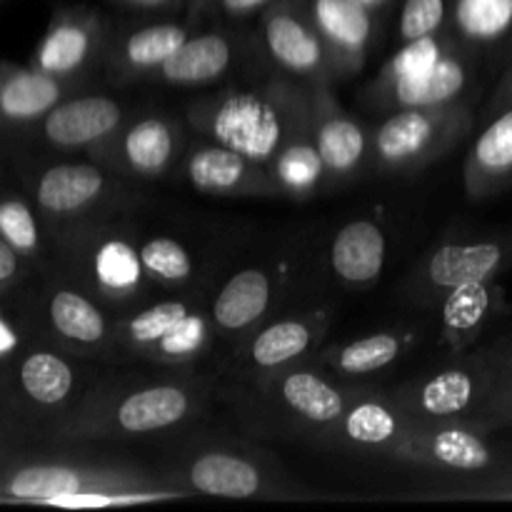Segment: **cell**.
<instances>
[{
	"label": "cell",
	"instance_id": "obj_24",
	"mask_svg": "<svg viewBox=\"0 0 512 512\" xmlns=\"http://www.w3.org/2000/svg\"><path fill=\"white\" fill-rule=\"evenodd\" d=\"M180 175L193 190L215 198H283L268 165L213 140H190Z\"/></svg>",
	"mask_w": 512,
	"mask_h": 512
},
{
	"label": "cell",
	"instance_id": "obj_29",
	"mask_svg": "<svg viewBox=\"0 0 512 512\" xmlns=\"http://www.w3.org/2000/svg\"><path fill=\"white\" fill-rule=\"evenodd\" d=\"M388 263V233L373 215H360L335 230L328 248L333 278L348 290H365L378 283Z\"/></svg>",
	"mask_w": 512,
	"mask_h": 512
},
{
	"label": "cell",
	"instance_id": "obj_34",
	"mask_svg": "<svg viewBox=\"0 0 512 512\" xmlns=\"http://www.w3.org/2000/svg\"><path fill=\"white\" fill-rule=\"evenodd\" d=\"M140 258L148 280L158 293L198 290L203 263L183 238L170 233L140 235Z\"/></svg>",
	"mask_w": 512,
	"mask_h": 512
},
{
	"label": "cell",
	"instance_id": "obj_37",
	"mask_svg": "<svg viewBox=\"0 0 512 512\" xmlns=\"http://www.w3.org/2000/svg\"><path fill=\"white\" fill-rule=\"evenodd\" d=\"M38 275V270L0 235V300H8L13 295H18Z\"/></svg>",
	"mask_w": 512,
	"mask_h": 512
},
{
	"label": "cell",
	"instance_id": "obj_4",
	"mask_svg": "<svg viewBox=\"0 0 512 512\" xmlns=\"http://www.w3.org/2000/svg\"><path fill=\"white\" fill-rule=\"evenodd\" d=\"M185 123L198 138L268 165L290 138L310 128V85L280 73L253 88L193 100Z\"/></svg>",
	"mask_w": 512,
	"mask_h": 512
},
{
	"label": "cell",
	"instance_id": "obj_1",
	"mask_svg": "<svg viewBox=\"0 0 512 512\" xmlns=\"http://www.w3.org/2000/svg\"><path fill=\"white\" fill-rule=\"evenodd\" d=\"M218 393L195 370L105 365L45 445H90L170 435L198 423Z\"/></svg>",
	"mask_w": 512,
	"mask_h": 512
},
{
	"label": "cell",
	"instance_id": "obj_22",
	"mask_svg": "<svg viewBox=\"0 0 512 512\" xmlns=\"http://www.w3.org/2000/svg\"><path fill=\"white\" fill-rule=\"evenodd\" d=\"M108 35L110 23L100 10L90 5L60 8L50 18L30 65L60 80L83 85V80L103 65Z\"/></svg>",
	"mask_w": 512,
	"mask_h": 512
},
{
	"label": "cell",
	"instance_id": "obj_42",
	"mask_svg": "<svg viewBox=\"0 0 512 512\" xmlns=\"http://www.w3.org/2000/svg\"><path fill=\"white\" fill-rule=\"evenodd\" d=\"M485 495H490V498H500V500H512V470L510 473H503L498 480H493V483L488 485V488L483 490Z\"/></svg>",
	"mask_w": 512,
	"mask_h": 512
},
{
	"label": "cell",
	"instance_id": "obj_10",
	"mask_svg": "<svg viewBox=\"0 0 512 512\" xmlns=\"http://www.w3.org/2000/svg\"><path fill=\"white\" fill-rule=\"evenodd\" d=\"M510 370L512 338H500L453 355L450 363L405 380L388 395L418 418L473 423L508 380Z\"/></svg>",
	"mask_w": 512,
	"mask_h": 512
},
{
	"label": "cell",
	"instance_id": "obj_21",
	"mask_svg": "<svg viewBox=\"0 0 512 512\" xmlns=\"http://www.w3.org/2000/svg\"><path fill=\"white\" fill-rule=\"evenodd\" d=\"M333 85H310V130L323 160L325 190L353 185L370 170V130L340 105Z\"/></svg>",
	"mask_w": 512,
	"mask_h": 512
},
{
	"label": "cell",
	"instance_id": "obj_6",
	"mask_svg": "<svg viewBox=\"0 0 512 512\" xmlns=\"http://www.w3.org/2000/svg\"><path fill=\"white\" fill-rule=\"evenodd\" d=\"M365 388L333 378L308 360L255 380H233L230 393L240 418L268 433H290L310 440L333 425Z\"/></svg>",
	"mask_w": 512,
	"mask_h": 512
},
{
	"label": "cell",
	"instance_id": "obj_14",
	"mask_svg": "<svg viewBox=\"0 0 512 512\" xmlns=\"http://www.w3.org/2000/svg\"><path fill=\"white\" fill-rule=\"evenodd\" d=\"M508 270H512V225L478 238H443L413 265L403 295L410 303L435 308L458 285L498 280Z\"/></svg>",
	"mask_w": 512,
	"mask_h": 512
},
{
	"label": "cell",
	"instance_id": "obj_31",
	"mask_svg": "<svg viewBox=\"0 0 512 512\" xmlns=\"http://www.w3.org/2000/svg\"><path fill=\"white\" fill-rule=\"evenodd\" d=\"M243 55L238 35L230 30L193 33L158 70L153 80L175 88H198L223 80Z\"/></svg>",
	"mask_w": 512,
	"mask_h": 512
},
{
	"label": "cell",
	"instance_id": "obj_35",
	"mask_svg": "<svg viewBox=\"0 0 512 512\" xmlns=\"http://www.w3.org/2000/svg\"><path fill=\"white\" fill-rule=\"evenodd\" d=\"M268 170L288 200H310L325 190V168L310 128L290 138L270 160Z\"/></svg>",
	"mask_w": 512,
	"mask_h": 512
},
{
	"label": "cell",
	"instance_id": "obj_19",
	"mask_svg": "<svg viewBox=\"0 0 512 512\" xmlns=\"http://www.w3.org/2000/svg\"><path fill=\"white\" fill-rule=\"evenodd\" d=\"M125 120H128V110L118 98L105 93H80V90H75L13 143L35 140L53 155H90Z\"/></svg>",
	"mask_w": 512,
	"mask_h": 512
},
{
	"label": "cell",
	"instance_id": "obj_11",
	"mask_svg": "<svg viewBox=\"0 0 512 512\" xmlns=\"http://www.w3.org/2000/svg\"><path fill=\"white\" fill-rule=\"evenodd\" d=\"M35 335L93 363L113 365L118 313L65 275L40 273L25 288Z\"/></svg>",
	"mask_w": 512,
	"mask_h": 512
},
{
	"label": "cell",
	"instance_id": "obj_33",
	"mask_svg": "<svg viewBox=\"0 0 512 512\" xmlns=\"http://www.w3.org/2000/svg\"><path fill=\"white\" fill-rule=\"evenodd\" d=\"M465 195L488 200L512 188V105L493 115L463 165Z\"/></svg>",
	"mask_w": 512,
	"mask_h": 512
},
{
	"label": "cell",
	"instance_id": "obj_13",
	"mask_svg": "<svg viewBox=\"0 0 512 512\" xmlns=\"http://www.w3.org/2000/svg\"><path fill=\"white\" fill-rule=\"evenodd\" d=\"M158 475L183 495L250 500L285 490V475L278 465L243 443L195 445L175 455L165 473Z\"/></svg>",
	"mask_w": 512,
	"mask_h": 512
},
{
	"label": "cell",
	"instance_id": "obj_15",
	"mask_svg": "<svg viewBox=\"0 0 512 512\" xmlns=\"http://www.w3.org/2000/svg\"><path fill=\"white\" fill-rule=\"evenodd\" d=\"M333 318L335 310L330 303H305L280 310L243 343L235 345L230 378L255 380L308 363L323 348Z\"/></svg>",
	"mask_w": 512,
	"mask_h": 512
},
{
	"label": "cell",
	"instance_id": "obj_36",
	"mask_svg": "<svg viewBox=\"0 0 512 512\" xmlns=\"http://www.w3.org/2000/svg\"><path fill=\"white\" fill-rule=\"evenodd\" d=\"M450 0H403L398 18V45L448 30Z\"/></svg>",
	"mask_w": 512,
	"mask_h": 512
},
{
	"label": "cell",
	"instance_id": "obj_2",
	"mask_svg": "<svg viewBox=\"0 0 512 512\" xmlns=\"http://www.w3.org/2000/svg\"><path fill=\"white\" fill-rule=\"evenodd\" d=\"M78 445L20 448L0 465V503L48 505V508H110V505L158 503L180 498L158 473L90 453Z\"/></svg>",
	"mask_w": 512,
	"mask_h": 512
},
{
	"label": "cell",
	"instance_id": "obj_30",
	"mask_svg": "<svg viewBox=\"0 0 512 512\" xmlns=\"http://www.w3.org/2000/svg\"><path fill=\"white\" fill-rule=\"evenodd\" d=\"M448 33L478 63L512 58V0H450Z\"/></svg>",
	"mask_w": 512,
	"mask_h": 512
},
{
	"label": "cell",
	"instance_id": "obj_16",
	"mask_svg": "<svg viewBox=\"0 0 512 512\" xmlns=\"http://www.w3.org/2000/svg\"><path fill=\"white\" fill-rule=\"evenodd\" d=\"M188 133L170 115L148 113L125 120L90 158L130 183H158L180 168Z\"/></svg>",
	"mask_w": 512,
	"mask_h": 512
},
{
	"label": "cell",
	"instance_id": "obj_38",
	"mask_svg": "<svg viewBox=\"0 0 512 512\" xmlns=\"http://www.w3.org/2000/svg\"><path fill=\"white\" fill-rule=\"evenodd\" d=\"M470 425H475V428L485 435L495 433V430L512 428V378H508L500 385V390L493 395V400L485 405L483 413H480Z\"/></svg>",
	"mask_w": 512,
	"mask_h": 512
},
{
	"label": "cell",
	"instance_id": "obj_44",
	"mask_svg": "<svg viewBox=\"0 0 512 512\" xmlns=\"http://www.w3.org/2000/svg\"><path fill=\"white\" fill-rule=\"evenodd\" d=\"M358 3H363L365 8H370L375 15H378V13H383V10L388 8V5L393 3V0H358Z\"/></svg>",
	"mask_w": 512,
	"mask_h": 512
},
{
	"label": "cell",
	"instance_id": "obj_43",
	"mask_svg": "<svg viewBox=\"0 0 512 512\" xmlns=\"http://www.w3.org/2000/svg\"><path fill=\"white\" fill-rule=\"evenodd\" d=\"M15 450H20V448H18V445H15V443H10V440H8V438H5V435H3V433H0V465H3V463H5V460H8V458H10V455H13V453H15Z\"/></svg>",
	"mask_w": 512,
	"mask_h": 512
},
{
	"label": "cell",
	"instance_id": "obj_45",
	"mask_svg": "<svg viewBox=\"0 0 512 512\" xmlns=\"http://www.w3.org/2000/svg\"><path fill=\"white\" fill-rule=\"evenodd\" d=\"M203 8H208V0H190V13H200Z\"/></svg>",
	"mask_w": 512,
	"mask_h": 512
},
{
	"label": "cell",
	"instance_id": "obj_20",
	"mask_svg": "<svg viewBox=\"0 0 512 512\" xmlns=\"http://www.w3.org/2000/svg\"><path fill=\"white\" fill-rule=\"evenodd\" d=\"M413 423L415 415L395 405L388 393L365 388L333 425L315 433L308 443L363 458L395 460Z\"/></svg>",
	"mask_w": 512,
	"mask_h": 512
},
{
	"label": "cell",
	"instance_id": "obj_41",
	"mask_svg": "<svg viewBox=\"0 0 512 512\" xmlns=\"http://www.w3.org/2000/svg\"><path fill=\"white\" fill-rule=\"evenodd\" d=\"M510 105H512V58L508 60V63H505L503 78H500L498 88L493 90V95H490L488 108H485V113L498 115L500 110L510 108Z\"/></svg>",
	"mask_w": 512,
	"mask_h": 512
},
{
	"label": "cell",
	"instance_id": "obj_25",
	"mask_svg": "<svg viewBox=\"0 0 512 512\" xmlns=\"http://www.w3.org/2000/svg\"><path fill=\"white\" fill-rule=\"evenodd\" d=\"M193 35L183 20H150V23L110 25L103 53V68L120 83L153 78L155 70Z\"/></svg>",
	"mask_w": 512,
	"mask_h": 512
},
{
	"label": "cell",
	"instance_id": "obj_3",
	"mask_svg": "<svg viewBox=\"0 0 512 512\" xmlns=\"http://www.w3.org/2000/svg\"><path fill=\"white\" fill-rule=\"evenodd\" d=\"M103 368L43 338L25 343L0 365V433L18 448L45 445Z\"/></svg>",
	"mask_w": 512,
	"mask_h": 512
},
{
	"label": "cell",
	"instance_id": "obj_7",
	"mask_svg": "<svg viewBox=\"0 0 512 512\" xmlns=\"http://www.w3.org/2000/svg\"><path fill=\"white\" fill-rule=\"evenodd\" d=\"M208 298L198 290L160 293L118 315L113 365L195 370L213 350Z\"/></svg>",
	"mask_w": 512,
	"mask_h": 512
},
{
	"label": "cell",
	"instance_id": "obj_40",
	"mask_svg": "<svg viewBox=\"0 0 512 512\" xmlns=\"http://www.w3.org/2000/svg\"><path fill=\"white\" fill-rule=\"evenodd\" d=\"M130 10L140 13H178V10H190V0H115Z\"/></svg>",
	"mask_w": 512,
	"mask_h": 512
},
{
	"label": "cell",
	"instance_id": "obj_46",
	"mask_svg": "<svg viewBox=\"0 0 512 512\" xmlns=\"http://www.w3.org/2000/svg\"><path fill=\"white\" fill-rule=\"evenodd\" d=\"M3 78H5V68L0 70V85H3Z\"/></svg>",
	"mask_w": 512,
	"mask_h": 512
},
{
	"label": "cell",
	"instance_id": "obj_12",
	"mask_svg": "<svg viewBox=\"0 0 512 512\" xmlns=\"http://www.w3.org/2000/svg\"><path fill=\"white\" fill-rule=\"evenodd\" d=\"M475 125L473 100L405 108L383 115L370 130V170L378 175H415L450 153Z\"/></svg>",
	"mask_w": 512,
	"mask_h": 512
},
{
	"label": "cell",
	"instance_id": "obj_39",
	"mask_svg": "<svg viewBox=\"0 0 512 512\" xmlns=\"http://www.w3.org/2000/svg\"><path fill=\"white\" fill-rule=\"evenodd\" d=\"M275 0H208V5L218 8L225 18L245 20L253 15H263Z\"/></svg>",
	"mask_w": 512,
	"mask_h": 512
},
{
	"label": "cell",
	"instance_id": "obj_18",
	"mask_svg": "<svg viewBox=\"0 0 512 512\" xmlns=\"http://www.w3.org/2000/svg\"><path fill=\"white\" fill-rule=\"evenodd\" d=\"M260 38L275 68L305 85L338 83L328 45L308 13V0H275L260 15Z\"/></svg>",
	"mask_w": 512,
	"mask_h": 512
},
{
	"label": "cell",
	"instance_id": "obj_5",
	"mask_svg": "<svg viewBox=\"0 0 512 512\" xmlns=\"http://www.w3.org/2000/svg\"><path fill=\"white\" fill-rule=\"evenodd\" d=\"M53 245L55 273L73 280L118 315L160 295L143 268L140 230L125 213L55 230Z\"/></svg>",
	"mask_w": 512,
	"mask_h": 512
},
{
	"label": "cell",
	"instance_id": "obj_27",
	"mask_svg": "<svg viewBox=\"0 0 512 512\" xmlns=\"http://www.w3.org/2000/svg\"><path fill=\"white\" fill-rule=\"evenodd\" d=\"M308 13L328 45L338 78L363 70L375 40V13L358 0H308Z\"/></svg>",
	"mask_w": 512,
	"mask_h": 512
},
{
	"label": "cell",
	"instance_id": "obj_8",
	"mask_svg": "<svg viewBox=\"0 0 512 512\" xmlns=\"http://www.w3.org/2000/svg\"><path fill=\"white\" fill-rule=\"evenodd\" d=\"M475 60L455 43L448 30L403 43L380 73L363 88L365 105L388 115L405 108L473 100Z\"/></svg>",
	"mask_w": 512,
	"mask_h": 512
},
{
	"label": "cell",
	"instance_id": "obj_26",
	"mask_svg": "<svg viewBox=\"0 0 512 512\" xmlns=\"http://www.w3.org/2000/svg\"><path fill=\"white\" fill-rule=\"evenodd\" d=\"M440 308V333L443 345L453 355L470 350L498 318L510 315V303L498 280H478L450 290L435 305Z\"/></svg>",
	"mask_w": 512,
	"mask_h": 512
},
{
	"label": "cell",
	"instance_id": "obj_17",
	"mask_svg": "<svg viewBox=\"0 0 512 512\" xmlns=\"http://www.w3.org/2000/svg\"><path fill=\"white\" fill-rule=\"evenodd\" d=\"M290 275L278 263H253L233 270L208 298V315L218 340L235 348L265 320L283 310Z\"/></svg>",
	"mask_w": 512,
	"mask_h": 512
},
{
	"label": "cell",
	"instance_id": "obj_9",
	"mask_svg": "<svg viewBox=\"0 0 512 512\" xmlns=\"http://www.w3.org/2000/svg\"><path fill=\"white\" fill-rule=\"evenodd\" d=\"M8 148L50 235L85 220L125 213L138 203L133 183L90 155L88 160L35 158L15 145Z\"/></svg>",
	"mask_w": 512,
	"mask_h": 512
},
{
	"label": "cell",
	"instance_id": "obj_32",
	"mask_svg": "<svg viewBox=\"0 0 512 512\" xmlns=\"http://www.w3.org/2000/svg\"><path fill=\"white\" fill-rule=\"evenodd\" d=\"M420 333L423 330H378V333L365 335V338L320 348L313 363L338 380L370 378V375L388 370L403 355H408V350H413V345L418 343Z\"/></svg>",
	"mask_w": 512,
	"mask_h": 512
},
{
	"label": "cell",
	"instance_id": "obj_28",
	"mask_svg": "<svg viewBox=\"0 0 512 512\" xmlns=\"http://www.w3.org/2000/svg\"><path fill=\"white\" fill-rule=\"evenodd\" d=\"M80 85L43 73L35 65L5 68L0 85V143H13Z\"/></svg>",
	"mask_w": 512,
	"mask_h": 512
},
{
	"label": "cell",
	"instance_id": "obj_23",
	"mask_svg": "<svg viewBox=\"0 0 512 512\" xmlns=\"http://www.w3.org/2000/svg\"><path fill=\"white\" fill-rule=\"evenodd\" d=\"M400 463L423 465L440 473H488L500 465V455L475 425L458 420H425L415 415L410 433L395 453Z\"/></svg>",
	"mask_w": 512,
	"mask_h": 512
}]
</instances>
